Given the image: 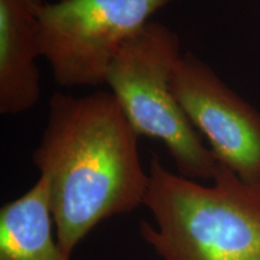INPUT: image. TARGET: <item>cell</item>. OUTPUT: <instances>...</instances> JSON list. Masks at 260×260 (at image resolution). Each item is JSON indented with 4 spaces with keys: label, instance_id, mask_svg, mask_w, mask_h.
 <instances>
[{
    "label": "cell",
    "instance_id": "7",
    "mask_svg": "<svg viewBox=\"0 0 260 260\" xmlns=\"http://www.w3.org/2000/svg\"><path fill=\"white\" fill-rule=\"evenodd\" d=\"M54 232L46 183L39 178L0 209V260H71Z\"/></svg>",
    "mask_w": 260,
    "mask_h": 260
},
{
    "label": "cell",
    "instance_id": "2",
    "mask_svg": "<svg viewBox=\"0 0 260 260\" xmlns=\"http://www.w3.org/2000/svg\"><path fill=\"white\" fill-rule=\"evenodd\" d=\"M212 186L149 165L140 235L162 260H260V191L218 161Z\"/></svg>",
    "mask_w": 260,
    "mask_h": 260
},
{
    "label": "cell",
    "instance_id": "6",
    "mask_svg": "<svg viewBox=\"0 0 260 260\" xmlns=\"http://www.w3.org/2000/svg\"><path fill=\"white\" fill-rule=\"evenodd\" d=\"M45 0H0V113L27 112L40 99V10Z\"/></svg>",
    "mask_w": 260,
    "mask_h": 260
},
{
    "label": "cell",
    "instance_id": "3",
    "mask_svg": "<svg viewBox=\"0 0 260 260\" xmlns=\"http://www.w3.org/2000/svg\"><path fill=\"white\" fill-rule=\"evenodd\" d=\"M183 54L177 32L149 21L117 54L105 83L138 135L164 144L181 176L212 180L218 160L204 145L172 87Z\"/></svg>",
    "mask_w": 260,
    "mask_h": 260
},
{
    "label": "cell",
    "instance_id": "1",
    "mask_svg": "<svg viewBox=\"0 0 260 260\" xmlns=\"http://www.w3.org/2000/svg\"><path fill=\"white\" fill-rule=\"evenodd\" d=\"M32 164L46 183L58 243L69 256L103 220L144 205L148 172L139 135L111 92L52 94Z\"/></svg>",
    "mask_w": 260,
    "mask_h": 260
},
{
    "label": "cell",
    "instance_id": "4",
    "mask_svg": "<svg viewBox=\"0 0 260 260\" xmlns=\"http://www.w3.org/2000/svg\"><path fill=\"white\" fill-rule=\"evenodd\" d=\"M177 0H59L40 10L42 57L59 86L105 84L123 46Z\"/></svg>",
    "mask_w": 260,
    "mask_h": 260
},
{
    "label": "cell",
    "instance_id": "5",
    "mask_svg": "<svg viewBox=\"0 0 260 260\" xmlns=\"http://www.w3.org/2000/svg\"><path fill=\"white\" fill-rule=\"evenodd\" d=\"M174 93L191 124L206 136L217 160L260 191V112L193 53H184Z\"/></svg>",
    "mask_w": 260,
    "mask_h": 260
}]
</instances>
